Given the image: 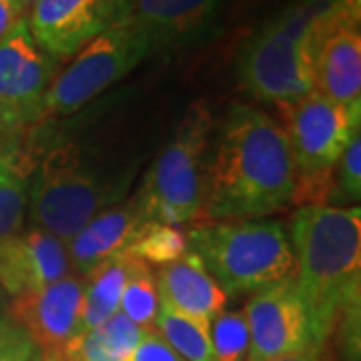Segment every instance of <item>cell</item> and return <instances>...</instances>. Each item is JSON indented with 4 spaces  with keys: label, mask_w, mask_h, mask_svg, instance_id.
Here are the masks:
<instances>
[{
    "label": "cell",
    "mask_w": 361,
    "mask_h": 361,
    "mask_svg": "<svg viewBox=\"0 0 361 361\" xmlns=\"http://www.w3.org/2000/svg\"><path fill=\"white\" fill-rule=\"evenodd\" d=\"M295 205V165L279 121L247 103L223 118L207 161L203 221L265 219Z\"/></svg>",
    "instance_id": "cell-1"
},
{
    "label": "cell",
    "mask_w": 361,
    "mask_h": 361,
    "mask_svg": "<svg viewBox=\"0 0 361 361\" xmlns=\"http://www.w3.org/2000/svg\"><path fill=\"white\" fill-rule=\"evenodd\" d=\"M297 291L331 337L341 313L360 305V207H297L289 225Z\"/></svg>",
    "instance_id": "cell-2"
},
{
    "label": "cell",
    "mask_w": 361,
    "mask_h": 361,
    "mask_svg": "<svg viewBox=\"0 0 361 361\" xmlns=\"http://www.w3.org/2000/svg\"><path fill=\"white\" fill-rule=\"evenodd\" d=\"M355 0H299L273 16L239 63L243 89L281 109L315 90L313 59L325 28Z\"/></svg>",
    "instance_id": "cell-3"
},
{
    "label": "cell",
    "mask_w": 361,
    "mask_h": 361,
    "mask_svg": "<svg viewBox=\"0 0 361 361\" xmlns=\"http://www.w3.org/2000/svg\"><path fill=\"white\" fill-rule=\"evenodd\" d=\"M185 235L189 249L227 295L295 279L293 249L279 221H209Z\"/></svg>",
    "instance_id": "cell-4"
},
{
    "label": "cell",
    "mask_w": 361,
    "mask_h": 361,
    "mask_svg": "<svg viewBox=\"0 0 361 361\" xmlns=\"http://www.w3.org/2000/svg\"><path fill=\"white\" fill-rule=\"evenodd\" d=\"M118 191L77 142L47 147L32 173L26 215L35 227L63 243L71 241L97 213L118 199Z\"/></svg>",
    "instance_id": "cell-5"
},
{
    "label": "cell",
    "mask_w": 361,
    "mask_h": 361,
    "mask_svg": "<svg viewBox=\"0 0 361 361\" xmlns=\"http://www.w3.org/2000/svg\"><path fill=\"white\" fill-rule=\"evenodd\" d=\"M213 127L205 101L189 104L171 141L147 173L133 199L145 217L163 225H199L203 221L207 151Z\"/></svg>",
    "instance_id": "cell-6"
},
{
    "label": "cell",
    "mask_w": 361,
    "mask_h": 361,
    "mask_svg": "<svg viewBox=\"0 0 361 361\" xmlns=\"http://www.w3.org/2000/svg\"><path fill=\"white\" fill-rule=\"evenodd\" d=\"M277 111L295 165V205H327L337 163L360 130L361 111H349L317 90Z\"/></svg>",
    "instance_id": "cell-7"
},
{
    "label": "cell",
    "mask_w": 361,
    "mask_h": 361,
    "mask_svg": "<svg viewBox=\"0 0 361 361\" xmlns=\"http://www.w3.org/2000/svg\"><path fill=\"white\" fill-rule=\"evenodd\" d=\"M151 56L149 44L127 14L85 44L73 63L56 73L40 103L39 125L56 116L77 113L113 82L127 77L142 59Z\"/></svg>",
    "instance_id": "cell-8"
},
{
    "label": "cell",
    "mask_w": 361,
    "mask_h": 361,
    "mask_svg": "<svg viewBox=\"0 0 361 361\" xmlns=\"http://www.w3.org/2000/svg\"><path fill=\"white\" fill-rule=\"evenodd\" d=\"M243 313L251 337L247 361L283 360L327 349L329 336L297 291L293 279L255 291Z\"/></svg>",
    "instance_id": "cell-9"
},
{
    "label": "cell",
    "mask_w": 361,
    "mask_h": 361,
    "mask_svg": "<svg viewBox=\"0 0 361 361\" xmlns=\"http://www.w3.org/2000/svg\"><path fill=\"white\" fill-rule=\"evenodd\" d=\"M56 61L39 49L20 20L0 40V130L20 135L39 125L42 97L56 77Z\"/></svg>",
    "instance_id": "cell-10"
},
{
    "label": "cell",
    "mask_w": 361,
    "mask_h": 361,
    "mask_svg": "<svg viewBox=\"0 0 361 361\" xmlns=\"http://www.w3.org/2000/svg\"><path fill=\"white\" fill-rule=\"evenodd\" d=\"M129 0H32L26 25L56 63L68 61L127 13Z\"/></svg>",
    "instance_id": "cell-11"
},
{
    "label": "cell",
    "mask_w": 361,
    "mask_h": 361,
    "mask_svg": "<svg viewBox=\"0 0 361 361\" xmlns=\"http://www.w3.org/2000/svg\"><path fill=\"white\" fill-rule=\"evenodd\" d=\"M85 281L75 273L49 287L11 299L8 317L39 349L42 360L63 361L66 345L77 337Z\"/></svg>",
    "instance_id": "cell-12"
},
{
    "label": "cell",
    "mask_w": 361,
    "mask_h": 361,
    "mask_svg": "<svg viewBox=\"0 0 361 361\" xmlns=\"http://www.w3.org/2000/svg\"><path fill=\"white\" fill-rule=\"evenodd\" d=\"M315 90L349 111H361V0L325 28L313 59Z\"/></svg>",
    "instance_id": "cell-13"
},
{
    "label": "cell",
    "mask_w": 361,
    "mask_h": 361,
    "mask_svg": "<svg viewBox=\"0 0 361 361\" xmlns=\"http://www.w3.org/2000/svg\"><path fill=\"white\" fill-rule=\"evenodd\" d=\"M71 275L66 245L39 227L0 243V289L11 297L35 293Z\"/></svg>",
    "instance_id": "cell-14"
},
{
    "label": "cell",
    "mask_w": 361,
    "mask_h": 361,
    "mask_svg": "<svg viewBox=\"0 0 361 361\" xmlns=\"http://www.w3.org/2000/svg\"><path fill=\"white\" fill-rule=\"evenodd\" d=\"M223 0H129L127 16L149 44L151 54L175 52L203 37Z\"/></svg>",
    "instance_id": "cell-15"
},
{
    "label": "cell",
    "mask_w": 361,
    "mask_h": 361,
    "mask_svg": "<svg viewBox=\"0 0 361 361\" xmlns=\"http://www.w3.org/2000/svg\"><path fill=\"white\" fill-rule=\"evenodd\" d=\"M151 225L135 199L106 207L65 243L71 273L85 277L106 259L125 253Z\"/></svg>",
    "instance_id": "cell-16"
},
{
    "label": "cell",
    "mask_w": 361,
    "mask_h": 361,
    "mask_svg": "<svg viewBox=\"0 0 361 361\" xmlns=\"http://www.w3.org/2000/svg\"><path fill=\"white\" fill-rule=\"evenodd\" d=\"M161 303L180 315L211 323L225 311L227 293L209 275L203 261L191 249L177 261L159 267L155 273Z\"/></svg>",
    "instance_id": "cell-17"
},
{
    "label": "cell",
    "mask_w": 361,
    "mask_h": 361,
    "mask_svg": "<svg viewBox=\"0 0 361 361\" xmlns=\"http://www.w3.org/2000/svg\"><path fill=\"white\" fill-rule=\"evenodd\" d=\"M37 129L39 125L0 147V243L25 231L30 180L47 149Z\"/></svg>",
    "instance_id": "cell-18"
},
{
    "label": "cell",
    "mask_w": 361,
    "mask_h": 361,
    "mask_svg": "<svg viewBox=\"0 0 361 361\" xmlns=\"http://www.w3.org/2000/svg\"><path fill=\"white\" fill-rule=\"evenodd\" d=\"M135 257L121 253L106 259L101 265L82 277L85 293L80 305V319H78V334H85L99 323L109 319L118 311L121 293L127 283ZM77 334V336H78Z\"/></svg>",
    "instance_id": "cell-19"
},
{
    "label": "cell",
    "mask_w": 361,
    "mask_h": 361,
    "mask_svg": "<svg viewBox=\"0 0 361 361\" xmlns=\"http://www.w3.org/2000/svg\"><path fill=\"white\" fill-rule=\"evenodd\" d=\"M142 327L121 311L85 334H78L63 353V361H125L139 343Z\"/></svg>",
    "instance_id": "cell-20"
},
{
    "label": "cell",
    "mask_w": 361,
    "mask_h": 361,
    "mask_svg": "<svg viewBox=\"0 0 361 361\" xmlns=\"http://www.w3.org/2000/svg\"><path fill=\"white\" fill-rule=\"evenodd\" d=\"M153 329L185 361H215L209 337V323L180 315L161 303Z\"/></svg>",
    "instance_id": "cell-21"
},
{
    "label": "cell",
    "mask_w": 361,
    "mask_h": 361,
    "mask_svg": "<svg viewBox=\"0 0 361 361\" xmlns=\"http://www.w3.org/2000/svg\"><path fill=\"white\" fill-rule=\"evenodd\" d=\"M159 310H161V297L157 289L155 273L147 263L135 259L127 283L121 293L118 311L142 329H151L159 315Z\"/></svg>",
    "instance_id": "cell-22"
},
{
    "label": "cell",
    "mask_w": 361,
    "mask_h": 361,
    "mask_svg": "<svg viewBox=\"0 0 361 361\" xmlns=\"http://www.w3.org/2000/svg\"><path fill=\"white\" fill-rule=\"evenodd\" d=\"M189 251L187 235L179 227L153 223L149 229L139 235V239L125 251L130 257L139 259L142 263L151 265H169L177 261Z\"/></svg>",
    "instance_id": "cell-23"
},
{
    "label": "cell",
    "mask_w": 361,
    "mask_h": 361,
    "mask_svg": "<svg viewBox=\"0 0 361 361\" xmlns=\"http://www.w3.org/2000/svg\"><path fill=\"white\" fill-rule=\"evenodd\" d=\"M209 337L215 361H247L249 325L243 311H221L209 323Z\"/></svg>",
    "instance_id": "cell-24"
},
{
    "label": "cell",
    "mask_w": 361,
    "mask_h": 361,
    "mask_svg": "<svg viewBox=\"0 0 361 361\" xmlns=\"http://www.w3.org/2000/svg\"><path fill=\"white\" fill-rule=\"evenodd\" d=\"M361 199V133L355 130L334 173V185L327 197L331 207H357Z\"/></svg>",
    "instance_id": "cell-25"
},
{
    "label": "cell",
    "mask_w": 361,
    "mask_h": 361,
    "mask_svg": "<svg viewBox=\"0 0 361 361\" xmlns=\"http://www.w3.org/2000/svg\"><path fill=\"white\" fill-rule=\"evenodd\" d=\"M125 361H185L155 329H145L139 343Z\"/></svg>",
    "instance_id": "cell-26"
},
{
    "label": "cell",
    "mask_w": 361,
    "mask_h": 361,
    "mask_svg": "<svg viewBox=\"0 0 361 361\" xmlns=\"http://www.w3.org/2000/svg\"><path fill=\"white\" fill-rule=\"evenodd\" d=\"M37 355L39 349L20 327L0 341V361H32Z\"/></svg>",
    "instance_id": "cell-27"
},
{
    "label": "cell",
    "mask_w": 361,
    "mask_h": 361,
    "mask_svg": "<svg viewBox=\"0 0 361 361\" xmlns=\"http://www.w3.org/2000/svg\"><path fill=\"white\" fill-rule=\"evenodd\" d=\"M28 8L30 4L26 0H0V40L20 20H25Z\"/></svg>",
    "instance_id": "cell-28"
},
{
    "label": "cell",
    "mask_w": 361,
    "mask_h": 361,
    "mask_svg": "<svg viewBox=\"0 0 361 361\" xmlns=\"http://www.w3.org/2000/svg\"><path fill=\"white\" fill-rule=\"evenodd\" d=\"M273 361H334V357L329 355V351H319V353H311V355H297V357H283V360H273Z\"/></svg>",
    "instance_id": "cell-29"
},
{
    "label": "cell",
    "mask_w": 361,
    "mask_h": 361,
    "mask_svg": "<svg viewBox=\"0 0 361 361\" xmlns=\"http://www.w3.org/2000/svg\"><path fill=\"white\" fill-rule=\"evenodd\" d=\"M14 329H16V325L11 322V317H4V319H0V341L8 336V334H13Z\"/></svg>",
    "instance_id": "cell-30"
},
{
    "label": "cell",
    "mask_w": 361,
    "mask_h": 361,
    "mask_svg": "<svg viewBox=\"0 0 361 361\" xmlns=\"http://www.w3.org/2000/svg\"><path fill=\"white\" fill-rule=\"evenodd\" d=\"M8 303H11V297L0 289V319L8 317Z\"/></svg>",
    "instance_id": "cell-31"
},
{
    "label": "cell",
    "mask_w": 361,
    "mask_h": 361,
    "mask_svg": "<svg viewBox=\"0 0 361 361\" xmlns=\"http://www.w3.org/2000/svg\"><path fill=\"white\" fill-rule=\"evenodd\" d=\"M20 135H23V133H20ZM16 137H18V135H6V133H2V130H0V147H4L6 142L14 141Z\"/></svg>",
    "instance_id": "cell-32"
},
{
    "label": "cell",
    "mask_w": 361,
    "mask_h": 361,
    "mask_svg": "<svg viewBox=\"0 0 361 361\" xmlns=\"http://www.w3.org/2000/svg\"><path fill=\"white\" fill-rule=\"evenodd\" d=\"M32 361H42V360H40V353H39V355H37V357H35V360H32Z\"/></svg>",
    "instance_id": "cell-33"
},
{
    "label": "cell",
    "mask_w": 361,
    "mask_h": 361,
    "mask_svg": "<svg viewBox=\"0 0 361 361\" xmlns=\"http://www.w3.org/2000/svg\"><path fill=\"white\" fill-rule=\"evenodd\" d=\"M26 2H28V4H32V0H26Z\"/></svg>",
    "instance_id": "cell-34"
},
{
    "label": "cell",
    "mask_w": 361,
    "mask_h": 361,
    "mask_svg": "<svg viewBox=\"0 0 361 361\" xmlns=\"http://www.w3.org/2000/svg\"><path fill=\"white\" fill-rule=\"evenodd\" d=\"M40 360H42V357H40ZM42 361H51V360H42Z\"/></svg>",
    "instance_id": "cell-35"
}]
</instances>
